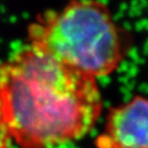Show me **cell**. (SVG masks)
I'll use <instances>...</instances> for the list:
<instances>
[{"label":"cell","instance_id":"cell-1","mask_svg":"<svg viewBox=\"0 0 148 148\" xmlns=\"http://www.w3.org/2000/svg\"><path fill=\"white\" fill-rule=\"evenodd\" d=\"M0 95L12 141L21 148L79 140L102 112L95 77L32 44L0 66Z\"/></svg>","mask_w":148,"mask_h":148},{"label":"cell","instance_id":"cell-2","mask_svg":"<svg viewBox=\"0 0 148 148\" xmlns=\"http://www.w3.org/2000/svg\"><path fill=\"white\" fill-rule=\"evenodd\" d=\"M31 44L92 77L109 75L123 60V42L109 8L98 0H71L29 29Z\"/></svg>","mask_w":148,"mask_h":148},{"label":"cell","instance_id":"cell-3","mask_svg":"<svg viewBox=\"0 0 148 148\" xmlns=\"http://www.w3.org/2000/svg\"><path fill=\"white\" fill-rule=\"evenodd\" d=\"M99 148H148V98L137 96L110 109Z\"/></svg>","mask_w":148,"mask_h":148},{"label":"cell","instance_id":"cell-4","mask_svg":"<svg viewBox=\"0 0 148 148\" xmlns=\"http://www.w3.org/2000/svg\"><path fill=\"white\" fill-rule=\"evenodd\" d=\"M12 143L14 141L7 127L4 111H3L2 100L0 95V148H12Z\"/></svg>","mask_w":148,"mask_h":148}]
</instances>
